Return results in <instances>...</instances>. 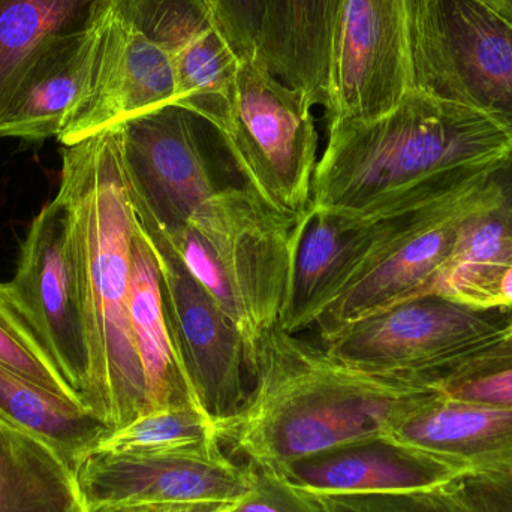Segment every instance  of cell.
Returning a JSON list of instances; mask_svg holds the SVG:
<instances>
[{
	"label": "cell",
	"instance_id": "obj_16",
	"mask_svg": "<svg viewBox=\"0 0 512 512\" xmlns=\"http://www.w3.org/2000/svg\"><path fill=\"white\" fill-rule=\"evenodd\" d=\"M174 102L176 75L170 57L111 11L102 29L92 86L57 140L71 146Z\"/></svg>",
	"mask_w": 512,
	"mask_h": 512
},
{
	"label": "cell",
	"instance_id": "obj_11",
	"mask_svg": "<svg viewBox=\"0 0 512 512\" xmlns=\"http://www.w3.org/2000/svg\"><path fill=\"white\" fill-rule=\"evenodd\" d=\"M116 128L129 198L165 230L186 225L197 207L224 186L209 158L218 132L200 114L171 104Z\"/></svg>",
	"mask_w": 512,
	"mask_h": 512
},
{
	"label": "cell",
	"instance_id": "obj_26",
	"mask_svg": "<svg viewBox=\"0 0 512 512\" xmlns=\"http://www.w3.org/2000/svg\"><path fill=\"white\" fill-rule=\"evenodd\" d=\"M420 378L451 399L512 409V322L483 345Z\"/></svg>",
	"mask_w": 512,
	"mask_h": 512
},
{
	"label": "cell",
	"instance_id": "obj_15",
	"mask_svg": "<svg viewBox=\"0 0 512 512\" xmlns=\"http://www.w3.org/2000/svg\"><path fill=\"white\" fill-rule=\"evenodd\" d=\"M402 198L370 212L310 206L298 227L288 291L277 327L291 334L313 327L319 313L375 248L388 216Z\"/></svg>",
	"mask_w": 512,
	"mask_h": 512
},
{
	"label": "cell",
	"instance_id": "obj_25",
	"mask_svg": "<svg viewBox=\"0 0 512 512\" xmlns=\"http://www.w3.org/2000/svg\"><path fill=\"white\" fill-rule=\"evenodd\" d=\"M0 417L53 445L75 471L111 433L110 427L86 406L33 384L3 364Z\"/></svg>",
	"mask_w": 512,
	"mask_h": 512
},
{
	"label": "cell",
	"instance_id": "obj_21",
	"mask_svg": "<svg viewBox=\"0 0 512 512\" xmlns=\"http://www.w3.org/2000/svg\"><path fill=\"white\" fill-rule=\"evenodd\" d=\"M342 0H268L256 57L298 90L310 107H327L331 42Z\"/></svg>",
	"mask_w": 512,
	"mask_h": 512
},
{
	"label": "cell",
	"instance_id": "obj_12",
	"mask_svg": "<svg viewBox=\"0 0 512 512\" xmlns=\"http://www.w3.org/2000/svg\"><path fill=\"white\" fill-rule=\"evenodd\" d=\"M409 90L405 0H342L331 42L327 125L378 119Z\"/></svg>",
	"mask_w": 512,
	"mask_h": 512
},
{
	"label": "cell",
	"instance_id": "obj_29",
	"mask_svg": "<svg viewBox=\"0 0 512 512\" xmlns=\"http://www.w3.org/2000/svg\"><path fill=\"white\" fill-rule=\"evenodd\" d=\"M252 492L234 505V512H327L316 493L298 489L268 469L248 462Z\"/></svg>",
	"mask_w": 512,
	"mask_h": 512
},
{
	"label": "cell",
	"instance_id": "obj_17",
	"mask_svg": "<svg viewBox=\"0 0 512 512\" xmlns=\"http://www.w3.org/2000/svg\"><path fill=\"white\" fill-rule=\"evenodd\" d=\"M316 495H394L444 489L459 477L445 462L394 441L361 439L289 463L273 472Z\"/></svg>",
	"mask_w": 512,
	"mask_h": 512
},
{
	"label": "cell",
	"instance_id": "obj_6",
	"mask_svg": "<svg viewBox=\"0 0 512 512\" xmlns=\"http://www.w3.org/2000/svg\"><path fill=\"white\" fill-rule=\"evenodd\" d=\"M412 89L469 108L512 141V26L480 0H405Z\"/></svg>",
	"mask_w": 512,
	"mask_h": 512
},
{
	"label": "cell",
	"instance_id": "obj_22",
	"mask_svg": "<svg viewBox=\"0 0 512 512\" xmlns=\"http://www.w3.org/2000/svg\"><path fill=\"white\" fill-rule=\"evenodd\" d=\"M114 0H0V123L51 45L99 29Z\"/></svg>",
	"mask_w": 512,
	"mask_h": 512
},
{
	"label": "cell",
	"instance_id": "obj_14",
	"mask_svg": "<svg viewBox=\"0 0 512 512\" xmlns=\"http://www.w3.org/2000/svg\"><path fill=\"white\" fill-rule=\"evenodd\" d=\"M113 12L170 57L176 105L218 125L230 105L240 57L210 0H114Z\"/></svg>",
	"mask_w": 512,
	"mask_h": 512
},
{
	"label": "cell",
	"instance_id": "obj_10",
	"mask_svg": "<svg viewBox=\"0 0 512 512\" xmlns=\"http://www.w3.org/2000/svg\"><path fill=\"white\" fill-rule=\"evenodd\" d=\"M6 285L80 402L93 412L92 354L83 289L68 212L59 198L45 204L33 219L21 243L17 270Z\"/></svg>",
	"mask_w": 512,
	"mask_h": 512
},
{
	"label": "cell",
	"instance_id": "obj_35",
	"mask_svg": "<svg viewBox=\"0 0 512 512\" xmlns=\"http://www.w3.org/2000/svg\"><path fill=\"white\" fill-rule=\"evenodd\" d=\"M224 512H234L233 510H228V511H224Z\"/></svg>",
	"mask_w": 512,
	"mask_h": 512
},
{
	"label": "cell",
	"instance_id": "obj_13",
	"mask_svg": "<svg viewBox=\"0 0 512 512\" xmlns=\"http://www.w3.org/2000/svg\"><path fill=\"white\" fill-rule=\"evenodd\" d=\"M78 483L87 507L101 504H237L252 492L248 466L222 453L221 442L152 453L93 450Z\"/></svg>",
	"mask_w": 512,
	"mask_h": 512
},
{
	"label": "cell",
	"instance_id": "obj_31",
	"mask_svg": "<svg viewBox=\"0 0 512 512\" xmlns=\"http://www.w3.org/2000/svg\"><path fill=\"white\" fill-rule=\"evenodd\" d=\"M327 512H459L444 490L394 495H318Z\"/></svg>",
	"mask_w": 512,
	"mask_h": 512
},
{
	"label": "cell",
	"instance_id": "obj_23",
	"mask_svg": "<svg viewBox=\"0 0 512 512\" xmlns=\"http://www.w3.org/2000/svg\"><path fill=\"white\" fill-rule=\"evenodd\" d=\"M129 313L132 337L146 382L149 414L165 409H203L174 348L162 304L158 265L137 221L132 242Z\"/></svg>",
	"mask_w": 512,
	"mask_h": 512
},
{
	"label": "cell",
	"instance_id": "obj_2",
	"mask_svg": "<svg viewBox=\"0 0 512 512\" xmlns=\"http://www.w3.org/2000/svg\"><path fill=\"white\" fill-rule=\"evenodd\" d=\"M56 197L68 212L86 309L93 367V414L111 432L149 414L132 337L135 219L117 128L62 146Z\"/></svg>",
	"mask_w": 512,
	"mask_h": 512
},
{
	"label": "cell",
	"instance_id": "obj_1",
	"mask_svg": "<svg viewBox=\"0 0 512 512\" xmlns=\"http://www.w3.org/2000/svg\"><path fill=\"white\" fill-rule=\"evenodd\" d=\"M248 376L245 403L215 423L216 435L271 472L339 445L388 436L436 393L418 376L360 369L279 327L259 340Z\"/></svg>",
	"mask_w": 512,
	"mask_h": 512
},
{
	"label": "cell",
	"instance_id": "obj_3",
	"mask_svg": "<svg viewBox=\"0 0 512 512\" xmlns=\"http://www.w3.org/2000/svg\"><path fill=\"white\" fill-rule=\"evenodd\" d=\"M511 152L510 138L486 117L412 89L385 116L328 126L310 206L369 212Z\"/></svg>",
	"mask_w": 512,
	"mask_h": 512
},
{
	"label": "cell",
	"instance_id": "obj_33",
	"mask_svg": "<svg viewBox=\"0 0 512 512\" xmlns=\"http://www.w3.org/2000/svg\"><path fill=\"white\" fill-rule=\"evenodd\" d=\"M236 504L200 502V504H101L87 507V512H224Z\"/></svg>",
	"mask_w": 512,
	"mask_h": 512
},
{
	"label": "cell",
	"instance_id": "obj_5",
	"mask_svg": "<svg viewBox=\"0 0 512 512\" xmlns=\"http://www.w3.org/2000/svg\"><path fill=\"white\" fill-rule=\"evenodd\" d=\"M498 162L453 171L405 195L375 248L319 313V337L420 294L447 264L466 219L492 198Z\"/></svg>",
	"mask_w": 512,
	"mask_h": 512
},
{
	"label": "cell",
	"instance_id": "obj_18",
	"mask_svg": "<svg viewBox=\"0 0 512 512\" xmlns=\"http://www.w3.org/2000/svg\"><path fill=\"white\" fill-rule=\"evenodd\" d=\"M447 295L475 307H512V152L495 167V192L460 230L456 248L418 295Z\"/></svg>",
	"mask_w": 512,
	"mask_h": 512
},
{
	"label": "cell",
	"instance_id": "obj_30",
	"mask_svg": "<svg viewBox=\"0 0 512 512\" xmlns=\"http://www.w3.org/2000/svg\"><path fill=\"white\" fill-rule=\"evenodd\" d=\"M442 490L459 512H512V471L462 474Z\"/></svg>",
	"mask_w": 512,
	"mask_h": 512
},
{
	"label": "cell",
	"instance_id": "obj_19",
	"mask_svg": "<svg viewBox=\"0 0 512 512\" xmlns=\"http://www.w3.org/2000/svg\"><path fill=\"white\" fill-rule=\"evenodd\" d=\"M388 436L460 474L512 471V409L451 399L436 391Z\"/></svg>",
	"mask_w": 512,
	"mask_h": 512
},
{
	"label": "cell",
	"instance_id": "obj_9",
	"mask_svg": "<svg viewBox=\"0 0 512 512\" xmlns=\"http://www.w3.org/2000/svg\"><path fill=\"white\" fill-rule=\"evenodd\" d=\"M131 207L155 255L165 319L180 363L201 408L218 423L236 414L248 397L242 331L189 273L149 212L134 201Z\"/></svg>",
	"mask_w": 512,
	"mask_h": 512
},
{
	"label": "cell",
	"instance_id": "obj_32",
	"mask_svg": "<svg viewBox=\"0 0 512 512\" xmlns=\"http://www.w3.org/2000/svg\"><path fill=\"white\" fill-rule=\"evenodd\" d=\"M225 36L240 60L256 57L268 0H210Z\"/></svg>",
	"mask_w": 512,
	"mask_h": 512
},
{
	"label": "cell",
	"instance_id": "obj_28",
	"mask_svg": "<svg viewBox=\"0 0 512 512\" xmlns=\"http://www.w3.org/2000/svg\"><path fill=\"white\" fill-rule=\"evenodd\" d=\"M219 441L215 423L200 408L150 412L105 436L95 450L111 453H152L204 447Z\"/></svg>",
	"mask_w": 512,
	"mask_h": 512
},
{
	"label": "cell",
	"instance_id": "obj_24",
	"mask_svg": "<svg viewBox=\"0 0 512 512\" xmlns=\"http://www.w3.org/2000/svg\"><path fill=\"white\" fill-rule=\"evenodd\" d=\"M0 512H87L77 471L39 436L0 417Z\"/></svg>",
	"mask_w": 512,
	"mask_h": 512
},
{
	"label": "cell",
	"instance_id": "obj_8",
	"mask_svg": "<svg viewBox=\"0 0 512 512\" xmlns=\"http://www.w3.org/2000/svg\"><path fill=\"white\" fill-rule=\"evenodd\" d=\"M512 322V307L484 309L447 295H415L355 319L319 345L370 372L421 376L468 354Z\"/></svg>",
	"mask_w": 512,
	"mask_h": 512
},
{
	"label": "cell",
	"instance_id": "obj_27",
	"mask_svg": "<svg viewBox=\"0 0 512 512\" xmlns=\"http://www.w3.org/2000/svg\"><path fill=\"white\" fill-rule=\"evenodd\" d=\"M0 364L57 396L81 403L6 283H0Z\"/></svg>",
	"mask_w": 512,
	"mask_h": 512
},
{
	"label": "cell",
	"instance_id": "obj_20",
	"mask_svg": "<svg viewBox=\"0 0 512 512\" xmlns=\"http://www.w3.org/2000/svg\"><path fill=\"white\" fill-rule=\"evenodd\" d=\"M104 24L93 32L66 36L48 48L24 77L0 123V138H59L92 86Z\"/></svg>",
	"mask_w": 512,
	"mask_h": 512
},
{
	"label": "cell",
	"instance_id": "obj_34",
	"mask_svg": "<svg viewBox=\"0 0 512 512\" xmlns=\"http://www.w3.org/2000/svg\"><path fill=\"white\" fill-rule=\"evenodd\" d=\"M480 2L501 15L512 26V0H480Z\"/></svg>",
	"mask_w": 512,
	"mask_h": 512
},
{
	"label": "cell",
	"instance_id": "obj_7",
	"mask_svg": "<svg viewBox=\"0 0 512 512\" xmlns=\"http://www.w3.org/2000/svg\"><path fill=\"white\" fill-rule=\"evenodd\" d=\"M215 129L245 186L277 212L304 218L319 161L315 119L304 96L258 57H246Z\"/></svg>",
	"mask_w": 512,
	"mask_h": 512
},
{
	"label": "cell",
	"instance_id": "obj_4",
	"mask_svg": "<svg viewBox=\"0 0 512 512\" xmlns=\"http://www.w3.org/2000/svg\"><path fill=\"white\" fill-rule=\"evenodd\" d=\"M301 219L277 212L248 186L224 185L167 233L189 273L242 331L246 364L279 324Z\"/></svg>",
	"mask_w": 512,
	"mask_h": 512
}]
</instances>
